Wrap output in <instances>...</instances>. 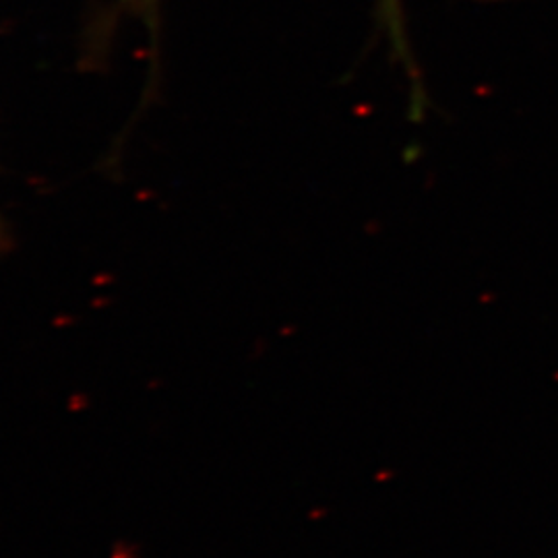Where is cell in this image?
Returning a JSON list of instances; mask_svg holds the SVG:
<instances>
[{
	"label": "cell",
	"instance_id": "obj_1",
	"mask_svg": "<svg viewBox=\"0 0 558 558\" xmlns=\"http://www.w3.org/2000/svg\"><path fill=\"white\" fill-rule=\"evenodd\" d=\"M380 13L385 20V27L389 29V36L393 44L405 57V38H403V13H401V0H379Z\"/></svg>",
	"mask_w": 558,
	"mask_h": 558
}]
</instances>
